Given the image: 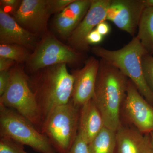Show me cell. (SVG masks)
<instances>
[{
  "label": "cell",
  "instance_id": "cell-3",
  "mask_svg": "<svg viewBox=\"0 0 153 153\" xmlns=\"http://www.w3.org/2000/svg\"><path fill=\"white\" fill-rule=\"evenodd\" d=\"M91 52L107 63L117 68L135 85L147 101L153 105V92L148 86L143 73V56L149 53L135 36L123 48L110 50L103 47H93Z\"/></svg>",
  "mask_w": 153,
  "mask_h": 153
},
{
  "label": "cell",
  "instance_id": "cell-1",
  "mask_svg": "<svg viewBox=\"0 0 153 153\" xmlns=\"http://www.w3.org/2000/svg\"><path fill=\"white\" fill-rule=\"evenodd\" d=\"M129 79L117 68L100 59L93 101L105 126L115 132L122 124L121 110L126 95Z\"/></svg>",
  "mask_w": 153,
  "mask_h": 153
},
{
  "label": "cell",
  "instance_id": "cell-31",
  "mask_svg": "<svg viewBox=\"0 0 153 153\" xmlns=\"http://www.w3.org/2000/svg\"><path fill=\"white\" fill-rule=\"evenodd\" d=\"M150 137L151 142H152V145L153 149V132L149 134Z\"/></svg>",
  "mask_w": 153,
  "mask_h": 153
},
{
  "label": "cell",
  "instance_id": "cell-8",
  "mask_svg": "<svg viewBox=\"0 0 153 153\" xmlns=\"http://www.w3.org/2000/svg\"><path fill=\"white\" fill-rule=\"evenodd\" d=\"M121 118L144 134L153 132V105L146 100L129 79L121 110Z\"/></svg>",
  "mask_w": 153,
  "mask_h": 153
},
{
  "label": "cell",
  "instance_id": "cell-18",
  "mask_svg": "<svg viewBox=\"0 0 153 153\" xmlns=\"http://www.w3.org/2000/svg\"><path fill=\"white\" fill-rule=\"evenodd\" d=\"M90 153H115L116 132L105 126L88 143Z\"/></svg>",
  "mask_w": 153,
  "mask_h": 153
},
{
  "label": "cell",
  "instance_id": "cell-23",
  "mask_svg": "<svg viewBox=\"0 0 153 153\" xmlns=\"http://www.w3.org/2000/svg\"><path fill=\"white\" fill-rule=\"evenodd\" d=\"M0 153H19L15 141L8 138L1 137Z\"/></svg>",
  "mask_w": 153,
  "mask_h": 153
},
{
  "label": "cell",
  "instance_id": "cell-6",
  "mask_svg": "<svg viewBox=\"0 0 153 153\" xmlns=\"http://www.w3.org/2000/svg\"><path fill=\"white\" fill-rule=\"evenodd\" d=\"M0 134L41 153H57L47 137L30 120L0 104Z\"/></svg>",
  "mask_w": 153,
  "mask_h": 153
},
{
  "label": "cell",
  "instance_id": "cell-16",
  "mask_svg": "<svg viewBox=\"0 0 153 153\" xmlns=\"http://www.w3.org/2000/svg\"><path fill=\"white\" fill-rule=\"evenodd\" d=\"M104 127L103 118L93 99L80 108L78 134L88 143H89Z\"/></svg>",
  "mask_w": 153,
  "mask_h": 153
},
{
  "label": "cell",
  "instance_id": "cell-21",
  "mask_svg": "<svg viewBox=\"0 0 153 153\" xmlns=\"http://www.w3.org/2000/svg\"><path fill=\"white\" fill-rule=\"evenodd\" d=\"M67 153H90L88 144L78 134Z\"/></svg>",
  "mask_w": 153,
  "mask_h": 153
},
{
  "label": "cell",
  "instance_id": "cell-14",
  "mask_svg": "<svg viewBox=\"0 0 153 153\" xmlns=\"http://www.w3.org/2000/svg\"><path fill=\"white\" fill-rule=\"evenodd\" d=\"M115 153H153L149 134H144L134 127L122 123L116 132Z\"/></svg>",
  "mask_w": 153,
  "mask_h": 153
},
{
  "label": "cell",
  "instance_id": "cell-22",
  "mask_svg": "<svg viewBox=\"0 0 153 153\" xmlns=\"http://www.w3.org/2000/svg\"><path fill=\"white\" fill-rule=\"evenodd\" d=\"M74 0H49V7L51 14L59 13Z\"/></svg>",
  "mask_w": 153,
  "mask_h": 153
},
{
  "label": "cell",
  "instance_id": "cell-10",
  "mask_svg": "<svg viewBox=\"0 0 153 153\" xmlns=\"http://www.w3.org/2000/svg\"><path fill=\"white\" fill-rule=\"evenodd\" d=\"M144 8L143 0H111L106 20L134 37Z\"/></svg>",
  "mask_w": 153,
  "mask_h": 153
},
{
  "label": "cell",
  "instance_id": "cell-25",
  "mask_svg": "<svg viewBox=\"0 0 153 153\" xmlns=\"http://www.w3.org/2000/svg\"><path fill=\"white\" fill-rule=\"evenodd\" d=\"M103 39V36L100 35L95 29L88 34L86 38V41L88 45L97 44L101 43Z\"/></svg>",
  "mask_w": 153,
  "mask_h": 153
},
{
  "label": "cell",
  "instance_id": "cell-7",
  "mask_svg": "<svg viewBox=\"0 0 153 153\" xmlns=\"http://www.w3.org/2000/svg\"><path fill=\"white\" fill-rule=\"evenodd\" d=\"M83 56L81 52L47 33L38 43L27 62L30 71L36 72L56 64H77L81 62Z\"/></svg>",
  "mask_w": 153,
  "mask_h": 153
},
{
  "label": "cell",
  "instance_id": "cell-13",
  "mask_svg": "<svg viewBox=\"0 0 153 153\" xmlns=\"http://www.w3.org/2000/svg\"><path fill=\"white\" fill-rule=\"evenodd\" d=\"M36 36L25 30L1 8L0 9V43L16 44L28 49H36Z\"/></svg>",
  "mask_w": 153,
  "mask_h": 153
},
{
  "label": "cell",
  "instance_id": "cell-11",
  "mask_svg": "<svg viewBox=\"0 0 153 153\" xmlns=\"http://www.w3.org/2000/svg\"><path fill=\"white\" fill-rule=\"evenodd\" d=\"M111 2V0H91L87 13L69 36L68 41L71 47L79 52L88 49L86 37L99 23L106 21Z\"/></svg>",
  "mask_w": 153,
  "mask_h": 153
},
{
  "label": "cell",
  "instance_id": "cell-24",
  "mask_svg": "<svg viewBox=\"0 0 153 153\" xmlns=\"http://www.w3.org/2000/svg\"><path fill=\"white\" fill-rule=\"evenodd\" d=\"M10 75V69L8 71L0 72V96L5 91Z\"/></svg>",
  "mask_w": 153,
  "mask_h": 153
},
{
  "label": "cell",
  "instance_id": "cell-17",
  "mask_svg": "<svg viewBox=\"0 0 153 153\" xmlns=\"http://www.w3.org/2000/svg\"><path fill=\"white\" fill-rule=\"evenodd\" d=\"M149 54H153V8H145L136 36Z\"/></svg>",
  "mask_w": 153,
  "mask_h": 153
},
{
  "label": "cell",
  "instance_id": "cell-26",
  "mask_svg": "<svg viewBox=\"0 0 153 153\" xmlns=\"http://www.w3.org/2000/svg\"><path fill=\"white\" fill-rule=\"evenodd\" d=\"M95 29L100 35L104 36L109 34L111 28L109 24L106 22V21H104L99 23Z\"/></svg>",
  "mask_w": 153,
  "mask_h": 153
},
{
  "label": "cell",
  "instance_id": "cell-28",
  "mask_svg": "<svg viewBox=\"0 0 153 153\" xmlns=\"http://www.w3.org/2000/svg\"><path fill=\"white\" fill-rule=\"evenodd\" d=\"M15 63V61L10 59L0 57V72L10 70Z\"/></svg>",
  "mask_w": 153,
  "mask_h": 153
},
{
  "label": "cell",
  "instance_id": "cell-9",
  "mask_svg": "<svg viewBox=\"0 0 153 153\" xmlns=\"http://www.w3.org/2000/svg\"><path fill=\"white\" fill-rule=\"evenodd\" d=\"M51 15L49 0H23L13 17L30 33L44 36L47 34V22Z\"/></svg>",
  "mask_w": 153,
  "mask_h": 153
},
{
  "label": "cell",
  "instance_id": "cell-19",
  "mask_svg": "<svg viewBox=\"0 0 153 153\" xmlns=\"http://www.w3.org/2000/svg\"><path fill=\"white\" fill-rule=\"evenodd\" d=\"M30 55L28 49L16 44L0 45V57L7 58L18 63L27 62Z\"/></svg>",
  "mask_w": 153,
  "mask_h": 153
},
{
  "label": "cell",
  "instance_id": "cell-30",
  "mask_svg": "<svg viewBox=\"0 0 153 153\" xmlns=\"http://www.w3.org/2000/svg\"><path fill=\"white\" fill-rule=\"evenodd\" d=\"M145 8H153V0H143Z\"/></svg>",
  "mask_w": 153,
  "mask_h": 153
},
{
  "label": "cell",
  "instance_id": "cell-12",
  "mask_svg": "<svg viewBox=\"0 0 153 153\" xmlns=\"http://www.w3.org/2000/svg\"><path fill=\"white\" fill-rule=\"evenodd\" d=\"M99 66V60L91 57L82 68L71 71L74 81L71 100L75 106L80 108L93 99Z\"/></svg>",
  "mask_w": 153,
  "mask_h": 153
},
{
  "label": "cell",
  "instance_id": "cell-5",
  "mask_svg": "<svg viewBox=\"0 0 153 153\" xmlns=\"http://www.w3.org/2000/svg\"><path fill=\"white\" fill-rule=\"evenodd\" d=\"M0 104L16 111L41 132L43 120L40 109L29 85V77L19 66L10 69L8 84L0 96Z\"/></svg>",
  "mask_w": 153,
  "mask_h": 153
},
{
  "label": "cell",
  "instance_id": "cell-2",
  "mask_svg": "<svg viewBox=\"0 0 153 153\" xmlns=\"http://www.w3.org/2000/svg\"><path fill=\"white\" fill-rule=\"evenodd\" d=\"M29 77V83L41 112L42 120L57 107L71 100L74 79L65 63L48 66Z\"/></svg>",
  "mask_w": 153,
  "mask_h": 153
},
{
  "label": "cell",
  "instance_id": "cell-27",
  "mask_svg": "<svg viewBox=\"0 0 153 153\" xmlns=\"http://www.w3.org/2000/svg\"><path fill=\"white\" fill-rule=\"evenodd\" d=\"M21 1L18 0H1L0 4L1 5L4 7L9 8L12 9V10H16L19 5H20Z\"/></svg>",
  "mask_w": 153,
  "mask_h": 153
},
{
  "label": "cell",
  "instance_id": "cell-15",
  "mask_svg": "<svg viewBox=\"0 0 153 153\" xmlns=\"http://www.w3.org/2000/svg\"><path fill=\"white\" fill-rule=\"evenodd\" d=\"M91 0H74L57 14L54 22L57 33L63 37H69L89 10Z\"/></svg>",
  "mask_w": 153,
  "mask_h": 153
},
{
  "label": "cell",
  "instance_id": "cell-4",
  "mask_svg": "<svg viewBox=\"0 0 153 153\" xmlns=\"http://www.w3.org/2000/svg\"><path fill=\"white\" fill-rule=\"evenodd\" d=\"M80 108L71 100L57 107L43 122L41 133L58 153H67L78 134Z\"/></svg>",
  "mask_w": 153,
  "mask_h": 153
},
{
  "label": "cell",
  "instance_id": "cell-29",
  "mask_svg": "<svg viewBox=\"0 0 153 153\" xmlns=\"http://www.w3.org/2000/svg\"><path fill=\"white\" fill-rule=\"evenodd\" d=\"M15 142V146L19 153H28L24 150V148L23 147V145L20 144L16 142Z\"/></svg>",
  "mask_w": 153,
  "mask_h": 153
},
{
  "label": "cell",
  "instance_id": "cell-20",
  "mask_svg": "<svg viewBox=\"0 0 153 153\" xmlns=\"http://www.w3.org/2000/svg\"><path fill=\"white\" fill-rule=\"evenodd\" d=\"M142 65L147 84L153 92V57L149 53L143 56Z\"/></svg>",
  "mask_w": 153,
  "mask_h": 153
}]
</instances>
